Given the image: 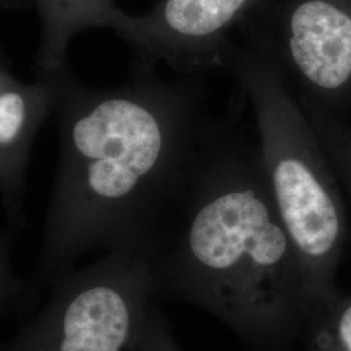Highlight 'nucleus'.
Wrapping results in <instances>:
<instances>
[{
	"instance_id": "f257e3e1",
	"label": "nucleus",
	"mask_w": 351,
	"mask_h": 351,
	"mask_svg": "<svg viewBox=\"0 0 351 351\" xmlns=\"http://www.w3.org/2000/svg\"><path fill=\"white\" fill-rule=\"evenodd\" d=\"M50 72L59 159L38 282L49 285L95 251L155 261L217 129L206 117L202 88L186 77L165 80L137 58L117 88H90L68 64Z\"/></svg>"
},
{
	"instance_id": "f03ea898",
	"label": "nucleus",
	"mask_w": 351,
	"mask_h": 351,
	"mask_svg": "<svg viewBox=\"0 0 351 351\" xmlns=\"http://www.w3.org/2000/svg\"><path fill=\"white\" fill-rule=\"evenodd\" d=\"M159 295L188 302L250 351H295L311 314L258 146L216 129L155 259Z\"/></svg>"
},
{
	"instance_id": "7ed1b4c3",
	"label": "nucleus",
	"mask_w": 351,
	"mask_h": 351,
	"mask_svg": "<svg viewBox=\"0 0 351 351\" xmlns=\"http://www.w3.org/2000/svg\"><path fill=\"white\" fill-rule=\"evenodd\" d=\"M224 69L250 99L271 198L301 265L311 313L339 291L349 234L339 176L272 53L256 38L230 42Z\"/></svg>"
},
{
	"instance_id": "20e7f679",
	"label": "nucleus",
	"mask_w": 351,
	"mask_h": 351,
	"mask_svg": "<svg viewBox=\"0 0 351 351\" xmlns=\"http://www.w3.org/2000/svg\"><path fill=\"white\" fill-rule=\"evenodd\" d=\"M49 285V301L0 351H138L159 297L152 258L107 252Z\"/></svg>"
},
{
	"instance_id": "39448f33",
	"label": "nucleus",
	"mask_w": 351,
	"mask_h": 351,
	"mask_svg": "<svg viewBox=\"0 0 351 351\" xmlns=\"http://www.w3.org/2000/svg\"><path fill=\"white\" fill-rule=\"evenodd\" d=\"M239 29L272 53L303 107H350L351 0H262Z\"/></svg>"
},
{
	"instance_id": "423d86ee",
	"label": "nucleus",
	"mask_w": 351,
	"mask_h": 351,
	"mask_svg": "<svg viewBox=\"0 0 351 351\" xmlns=\"http://www.w3.org/2000/svg\"><path fill=\"white\" fill-rule=\"evenodd\" d=\"M262 0H159L149 12L129 14L119 37L137 59L178 73L224 69L232 32Z\"/></svg>"
},
{
	"instance_id": "0eeeda50",
	"label": "nucleus",
	"mask_w": 351,
	"mask_h": 351,
	"mask_svg": "<svg viewBox=\"0 0 351 351\" xmlns=\"http://www.w3.org/2000/svg\"><path fill=\"white\" fill-rule=\"evenodd\" d=\"M36 73L33 84L17 78L0 49V198L13 226L23 223L26 172L34 139L56 101L50 71Z\"/></svg>"
},
{
	"instance_id": "6e6552de",
	"label": "nucleus",
	"mask_w": 351,
	"mask_h": 351,
	"mask_svg": "<svg viewBox=\"0 0 351 351\" xmlns=\"http://www.w3.org/2000/svg\"><path fill=\"white\" fill-rule=\"evenodd\" d=\"M40 20V43L34 71H53L66 63L69 43L81 32H123L129 13L113 0H34Z\"/></svg>"
},
{
	"instance_id": "1a4fd4ad",
	"label": "nucleus",
	"mask_w": 351,
	"mask_h": 351,
	"mask_svg": "<svg viewBox=\"0 0 351 351\" xmlns=\"http://www.w3.org/2000/svg\"><path fill=\"white\" fill-rule=\"evenodd\" d=\"M295 351H351V294L339 290L315 308Z\"/></svg>"
},
{
	"instance_id": "9d476101",
	"label": "nucleus",
	"mask_w": 351,
	"mask_h": 351,
	"mask_svg": "<svg viewBox=\"0 0 351 351\" xmlns=\"http://www.w3.org/2000/svg\"><path fill=\"white\" fill-rule=\"evenodd\" d=\"M303 107V106H302ZM351 203V124L342 116L303 107Z\"/></svg>"
},
{
	"instance_id": "9b49d317",
	"label": "nucleus",
	"mask_w": 351,
	"mask_h": 351,
	"mask_svg": "<svg viewBox=\"0 0 351 351\" xmlns=\"http://www.w3.org/2000/svg\"><path fill=\"white\" fill-rule=\"evenodd\" d=\"M25 300V284L13 268L11 234L0 232V314H8Z\"/></svg>"
},
{
	"instance_id": "f8f14e48",
	"label": "nucleus",
	"mask_w": 351,
	"mask_h": 351,
	"mask_svg": "<svg viewBox=\"0 0 351 351\" xmlns=\"http://www.w3.org/2000/svg\"><path fill=\"white\" fill-rule=\"evenodd\" d=\"M138 351H184L177 343L167 317L156 304L151 308Z\"/></svg>"
},
{
	"instance_id": "ddd939ff",
	"label": "nucleus",
	"mask_w": 351,
	"mask_h": 351,
	"mask_svg": "<svg viewBox=\"0 0 351 351\" xmlns=\"http://www.w3.org/2000/svg\"><path fill=\"white\" fill-rule=\"evenodd\" d=\"M26 4L27 0H0V7L7 10H23Z\"/></svg>"
}]
</instances>
